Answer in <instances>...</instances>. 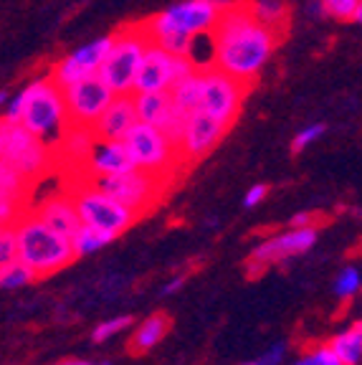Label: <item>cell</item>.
<instances>
[{"label": "cell", "mask_w": 362, "mask_h": 365, "mask_svg": "<svg viewBox=\"0 0 362 365\" xmlns=\"http://www.w3.org/2000/svg\"><path fill=\"white\" fill-rule=\"evenodd\" d=\"M226 132L228 125H223V122H218L210 114L195 109L192 114H187L185 120V132H182V143H180V160L185 165H190L195 160L205 158L215 145L221 143Z\"/></svg>", "instance_id": "cell-15"}, {"label": "cell", "mask_w": 362, "mask_h": 365, "mask_svg": "<svg viewBox=\"0 0 362 365\" xmlns=\"http://www.w3.org/2000/svg\"><path fill=\"white\" fill-rule=\"evenodd\" d=\"M249 81H241L236 76L226 74L218 66L208 63L200 68V112L210 114L218 122L231 127L236 122L238 112L244 107V99L249 94Z\"/></svg>", "instance_id": "cell-9"}, {"label": "cell", "mask_w": 362, "mask_h": 365, "mask_svg": "<svg viewBox=\"0 0 362 365\" xmlns=\"http://www.w3.org/2000/svg\"><path fill=\"white\" fill-rule=\"evenodd\" d=\"M125 145L130 150L135 165L142 168V170L152 173V175L167 178L170 180L172 173L177 168H182L180 153L167 143V137L157 130L155 125H148V122L137 120L132 125V130L127 132Z\"/></svg>", "instance_id": "cell-10"}, {"label": "cell", "mask_w": 362, "mask_h": 365, "mask_svg": "<svg viewBox=\"0 0 362 365\" xmlns=\"http://www.w3.org/2000/svg\"><path fill=\"white\" fill-rule=\"evenodd\" d=\"M148 46L150 36L145 26H130V29L114 34L109 53L99 68V76L107 81L114 94H132L137 68H140Z\"/></svg>", "instance_id": "cell-6"}, {"label": "cell", "mask_w": 362, "mask_h": 365, "mask_svg": "<svg viewBox=\"0 0 362 365\" xmlns=\"http://www.w3.org/2000/svg\"><path fill=\"white\" fill-rule=\"evenodd\" d=\"M309 13L314 18H324V16H327V11H324V6H322V0H311V3H309Z\"/></svg>", "instance_id": "cell-38"}, {"label": "cell", "mask_w": 362, "mask_h": 365, "mask_svg": "<svg viewBox=\"0 0 362 365\" xmlns=\"http://www.w3.org/2000/svg\"><path fill=\"white\" fill-rule=\"evenodd\" d=\"M68 193L74 198L81 223L99 228V231H107L114 239L125 234L127 228H132V223L137 221V216L127 205H122L112 195L99 190L89 178H81V182H76V188H71Z\"/></svg>", "instance_id": "cell-8"}, {"label": "cell", "mask_w": 362, "mask_h": 365, "mask_svg": "<svg viewBox=\"0 0 362 365\" xmlns=\"http://www.w3.org/2000/svg\"><path fill=\"white\" fill-rule=\"evenodd\" d=\"M322 6L327 16L337 18V21H352L360 0H322Z\"/></svg>", "instance_id": "cell-32"}, {"label": "cell", "mask_w": 362, "mask_h": 365, "mask_svg": "<svg viewBox=\"0 0 362 365\" xmlns=\"http://www.w3.org/2000/svg\"><path fill=\"white\" fill-rule=\"evenodd\" d=\"M269 195V185H264V182H256V185H251L249 190H246L244 195V205L246 208H256L259 203H264V198Z\"/></svg>", "instance_id": "cell-35"}, {"label": "cell", "mask_w": 362, "mask_h": 365, "mask_svg": "<svg viewBox=\"0 0 362 365\" xmlns=\"http://www.w3.org/2000/svg\"><path fill=\"white\" fill-rule=\"evenodd\" d=\"M33 213L43 223H48L53 231H58V234L66 236V239H74L76 231L84 226L81 218H79V213H76V205H74L71 193L48 195V198H43L38 205H36Z\"/></svg>", "instance_id": "cell-17"}, {"label": "cell", "mask_w": 362, "mask_h": 365, "mask_svg": "<svg viewBox=\"0 0 362 365\" xmlns=\"http://www.w3.org/2000/svg\"><path fill=\"white\" fill-rule=\"evenodd\" d=\"M127 327H132L130 314H125V317H112V319H107V322H102V325H96V330L91 332V340L107 342V340H112L114 335H119L122 330H127Z\"/></svg>", "instance_id": "cell-31"}, {"label": "cell", "mask_w": 362, "mask_h": 365, "mask_svg": "<svg viewBox=\"0 0 362 365\" xmlns=\"http://www.w3.org/2000/svg\"><path fill=\"white\" fill-rule=\"evenodd\" d=\"M249 8L256 21H261L264 26L276 31L279 36H284L289 16V6L284 0H254V3H249Z\"/></svg>", "instance_id": "cell-24"}, {"label": "cell", "mask_w": 362, "mask_h": 365, "mask_svg": "<svg viewBox=\"0 0 362 365\" xmlns=\"http://www.w3.org/2000/svg\"><path fill=\"white\" fill-rule=\"evenodd\" d=\"M195 68L198 66L192 63L190 56H177V53L165 51L162 46L150 41L140 68H137L132 94H140V91H170V86L177 79L187 76Z\"/></svg>", "instance_id": "cell-11"}, {"label": "cell", "mask_w": 362, "mask_h": 365, "mask_svg": "<svg viewBox=\"0 0 362 365\" xmlns=\"http://www.w3.org/2000/svg\"><path fill=\"white\" fill-rule=\"evenodd\" d=\"M360 284H362L360 272H357L355 267H347V269H342L337 282H334V294L340 297V299H347V297H352L360 289Z\"/></svg>", "instance_id": "cell-30"}, {"label": "cell", "mask_w": 362, "mask_h": 365, "mask_svg": "<svg viewBox=\"0 0 362 365\" xmlns=\"http://www.w3.org/2000/svg\"><path fill=\"white\" fill-rule=\"evenodd\" d=\"M96 188L112 195L122 205H127L137 218L142 213L152 211L157 200L162 198L165 188L170 185L167 178L152 175V173L142 170V168H132L127 173H117V175H102V178H89Z\"/></svg>", "instance_id": "cell-7"}, {"label": "cell", "mask_w": 362, "mask_h": 365, "mask_svg": "<svg viewBox=\"0 0 362 365\" xmlns=\"http://www.w3.org/2000/svg\"><path fill=\"white\" fill-rule=\"evenodd\" d=\"M18 236V262L33 272L36 279H46L51 274L66 269L76 262V251L71 239L53 231L33 211H26L16 223Z\"/></svg>", "instance_id": "cell-3"}, {"label": "cell", "mask_w": 362, "mask_h": 365, "mask_svg": "<svg viewBox=\"0 0 362 365\" xmlns=\"http://www.w3.org/2000/svg\"><path fill=\"white\" fill-rule=\"evenodd\" d=\"M109 241H114V236H109L107 231H99V228H94V226H81L74 239H71V244H74L76 259H79V257H89L94 251L104 249Z\"/></svg>", "instance_id": "cell-25"}, {"label": "cell", "mask_w": 362, "mask_h": 365, "mask_svg": "<svg viewBox=\"0 0 362 365\" xmlns=\"http://www.w3.org/2000/svg\"><path fill=\"white\" fill-rule=\"evenodd\" d=\"M3 117L29 127L51 150L56 148V143L61 140V135L68 127V114L66 104H63L61 86L51 79V74L31 81L18 94L8 97Z\"/></svg>", "instance_id": "cell-2"}, {"label": "cell", "mask_w": 362, "mask_h": 365, "mask_svg": "<svg viewBox=\"0 0 362 365\" xmlns=\"http://www.w3.org/2000/svg\"><path fill=\"white\" fill-rule=\"evenodd\" d=\"M58 365H94V363H86V360H79V358H68V360H61Z\"/></svg>", "instance_id": "cell-40"}, {"label": "cell", "mask_w": 362, "mask_h": 365, "mask_svg": "<svg viewBox=\"0 0 362 365\" xmlns=\"http://www.w3.org/2000/svg\"><path fill=\"white\" fill-rule=\"evenodd\" d=\"M324 132H327V125H322V122H314V125L304 127V130L296 132L294 143H291V150H294V153H301V150L309 148L311 143H317Z\"/></svg>", "instance_id": "cell-33"}, {"label": "cell", "mask_w": 362, "mask_h": 365, "mask_svg": "<svg viewBox=\"0 0 362 365\" xmlns=\"http://www.w3.org/2000/svg\"><path fill=\"white\" fill-rule=\"evenodd\" d=\"M33 185L36 182H31L18 168H13L6 160H0V190H3V193L18 195V198H29Z\"/></svg>", "instance_id": "cell-26"}, {"label": "cell", "mask_w": 362, "mask_h": 365, "mask_svg": "<svg viewBox=\"0 0 362 365\" xmlns=\"http://www.w3.org/2000/svg\"><path fill=\"white\" fill-rule=\"evenodd\" d=\"M284 355H286V342H276L272 350H267L264 353V358H259L256 363L259 365H281Z\"/></svg>", "instance_id": "cell-36"}, {"label": "cell", "mask_w": 362, "mask_h": 365, "mask_svg": "<svg viewBox=\"0 0 362 365\" xmlns=\"http://www.w3.org/2000/svg\"><path fill=\"white\" fill-rule=\"evenodd\" d=\"M170 327H172V319L167 317L165 312L150 314V317L142 319L140 325H137V330L132 332L127 350H130L132 355H145V353H150V350H152L155 345H160V342H162L165 337H167Z\"/></svg>", "instance_id": "cell-20"}, {"label": "cell", "mask_w": 362, "mask_h": 365, "mask_svg": "<svg viewBox=\"0 0 362 365\" xmlns=\"http://www.w3.org/2000/svg\"><path fill=\"white\" fill-rule=\"evenodd\" d=\"M0 160L18 168L31 182H38L56 165L53 150L43 140H38L21 122L6 120V117H0Z\"/></svg>", "instance_id": "cell-4"}, {"label": "cell", "mask_w": 362, "mask_h": 365, "mask_svg": "<svg viewBox=\"0 0 362 365\" xmlns=\"http://www.w3.org/2000/svg\"><path fill=\"white\" fill-rule=\"evenodd\" d=\"M170 99H172V107L180 109L185 117L200 107V68L190 71V74L177 79L170 86Z\"/></svg>", "instance_id": "cell-22"}, {"label": "cell", "mask_w": 362, "mask_h": 365, "mask_svg": "<svg viewBox=\"0 0 362 365\" xmlns=\"http://www.w3.org/2000/svg\"><path fill=\"white\" fill-rule=\"evenodd\" d=\"M244 365H259V363H244Z\"/></svg>", "instance_id": "cell-44"}, {"label": "cell", "mask_w": 362, "mask_h": 365, "mask_svg": "<svg viewBox=\"0 0 362 365\" xmlns=\"http://www.w3.org/2000/svg\"><path fill=\"white\" fill-rule=\"evenodd\" d=\"M18 262V236L16 226L0 228V269Z\"/></svg>", "instance_id": "cell-29"}, {"label": "cell", "mask_w": 362, "mask_h": 365, "mask_svg": "<svg viewBox=\"0 0 362 365\" xmlns=\"http://www.w3.org/2000/svg\"><path fill=\"white\" fill-rule=\"evenodd\" d=\"M26 211H29V208H26V198H18V195L3 193V190H0V228L16 226L18 218Z\"/></svg>", "instance_id": "cell-28"}, {"label": "cell", "mask_w": 362, "mask_h": 365, "mask_svg": "<svg viewBox=\"0 0 362 365\" xmlns=\"http://www.w3.org/2000/svg\"><path fill=\"white\" fill-rule=\"evenodd\" d=\"M8 97H11L8 91H0V117H3V109H6V104H8Z\"/></svg>", "instance_id": "cell-41"}, {"label": "cell", "mask_w": 362, "mask_h": 365, "mask_svg": "<svg viewBox=\"0 0 362 365\" xmlns=\"http://www.w3.org/2000/svg\"><path fill=\"white\" fill-rule=\"evenodd\" d=\"M294 365H342V363L337 360V355H334L332 350H329V345H327V348H317L314 353L299 358Z\"/></svg>", "instance_id": "cell-34"}, {"label": "cell", "mask_w": 362, "mask_h": 365, "mask_svg": "<svg viewBox=\"0 0 362 365\" xmlns=\"http://www.w3.org/2000/svg\"><path fill=\"white\" fill-rule=\"evenodd\" d=\"M96 135L91 127H79V125H68L66 132L61 135V140L56 143V148H53V158H56V163H68L71 168H79L86 163V158H89L91 153V145H94Z\"/></svg>", "instance_id": "cell-19"}, {"label": "cell", "mask_w": 362, "mask_h": 365, "mask_svg": "<svg viewBox=\"0 0 362 365\" xmlns=\"http://www.w3.org/2000/svg\"><path fill=\"white\" fill-rule=\"evenodd\" d=\"M135 122H137V109L132 94H117L112 99V104L102 112V117L94 122L91 130H94L96 137H102V140H125Z\"/></svg>", "instance_id": "cell-18"}, {"label": "cell", "mask_w": 362, "mask_h": 365, "mask_svg": "<svg viewBox=\"0 0 362 365\" xmlns=\"http://www.w3.org/2000/svg\"><path fill=\"white\" fill-rule=\"evenodd\" d=\"M135 160L127 150L125 140H102L96 137L91 145V153L84 163L81 178H102V175H117V173L132 170Z\"/></svg>", "instance_id": "cell-16"}, {"label": "cell", "mask_w": 362, "mask_h": 365, "mask_svg": "<svg viewBox=\"0 0 362 365\" xmlns=\"http://www.w3.org/2000/svg\"><path fill=\"white\" fill-rule=\"evenodd\" d=\"M99 365H112V363H109V360H104V363H99Z\"/></svg>", "instance_id": "cell-43"}, {"label": "cell", "mask_w": 362, "mask_h": 365, "mask_svg": "<svg viewBox=\"0 0 362 365\" xmlns=\"http://www.w3.org/2000/svg\"><path fill=\"white\" fill-rule=\"evenodd\" d=\"M182 282H185V277H177V279L167 282V284L162 287V294H172V292H177V287H182Z\"/></svg>", "instance_id": "cell-39"}, {"label": "cell", "mask_w": 362, "mask_h": 365, "mask_svg": "<svg viewBox=\"0 0 362 365\" xmlns=\"http://www.w3.org/2000/svg\"><path fill=\"white\" fill-rule=\"evenodd\" d=\"M61 94L63 104H66L68 125L79 127H94V122L102 117V112L117 97L99 74L61 86Z\"/></svg>", "instance_id": "cell-12"}, {"label": "cell", "mask_w": 362, "mask_h": 365, "mask_svg": "<svg viewBox=\"0 0 362 365\" xmlns=\"http://www.w3.org/2000/svg\"><path fill=\"white\" fill-rule=\"evenodd\" d=\"M221 11V0H182V3H175L167 11L152 16L142 26L148 31L150 41H157L162 36H190V38H195V36L213 31Z\"/></svg>", "instance_id": "cell-5"}, {"label": "cell", "mask_w": 362, "mask_h": 365, "mask_svg": "<svg viewBox=\"0 0 362 365\" xmlns=\"http://www.w3.org/2000/svg\"><path fill=\"white\" fill-rule=\"evenodd\" d=\"M314 244H317V228L314 226L291 228V231H286V234H276V236H272V239L264 241V244L256 246V249L251 251L249 267L267 269L269 264L289 262V259L306 254Z\"/></svg>", "instance_id": "cell-14"}, {"label": "cell", "mask_w": 362, "mask_h": 365, "mask_svg": "<svg viewBox=\"0 0 362 365\" xmlns=\"http://www.w3.org/2000/svg\"><path fill=\"white\" fill-rule=\"evenodd\" d=\"M31 282H36V277L23 262H13L0 269V289H21Z\"/></svg>", "instance_id": "cell-27"}, {"label": "cell", "mask_w": 362, "mask_h": 365, "mask_svg": "<svg viewBox=\"0 0 362 365\" xmlns=\"http://www.w3.org/2000/svg\"><path fill=\"white\" fill-rule=\"evenodd\" d=\"M329 350L337 355L342 365H360L362 363V327H352V330L337 335L329 342Z\"/></svg>", "instance_id": "cell-23"}, {"label": "cell", "mask_w": 362, "mask_h": 365, "mask_svg": "<svg viewBox=\"0 0 362 365\" xmlns=\"http://www.w3.org/2000/svg\"><path fill=\"white\" fill-rule=\"evenodd\" d=\"M360 327H362V325H360Z\"/></svg>", "instance_id": "cell-45"}, {"label": "cell", "mask_w": 362, "mask_h": 365, "mask_svg": "<svg viewBox=\"0 0 362 365\" xmlns=\"http://www.w3.org/2000/svg\"><path fill=\"white\" fill-rule=\"evenodd\" d=\"M311 221H314V216H311V213H296V216H291V221H289V226H291V228L311 226Z\"/></svg>", "instance_id": "cell-37"}, {"label": "cell", "mask_w": 362, "mask_h": 365, "mask_svg": "<svg viewBox=\"0 0 362 365\" xmlns=\"http://www.w3.org/2000/svg\"><path fill=\"white\" fill-rule=\"evenodd\" d=\"M132 99H135L137 120L148 122V125H155V127H157L172 109L170 91H140V94H132Z\"/></svg>", "instance_id": "cell-21"}, {"label": "cell", "mask_w": 362, "mask_h": 365, "mask_svg": "<svg viewBox=\"0 0 362 365\" xmlns=\"http://www.w3.org/2000/svg\"><path fill=\"white\" fill-rule=\"evenodd\" d=\"M112 36H99V38L89 41V43L79 46L74 48L71 53L61 58L58 63L51 66V79L56 81L58 86H66L71 81H79V79H86V76H94L99 74V68H102L104 58L109 53V46H112Z\"/></svg>", "instance_id": "cell-13"}, {"label": "cell", "mask_w": 362, "mask_h": 365, "mask_svg": "<svg viewBox=\"0 0 362 365\" xmlns=\"http://www.w3.org/2000/svg\"><path fill=\"white\" fill-rule=\"evenodd\" d=\"M210 41H213V66L254 84L281 36L256 21L249 3H236V6H223L218 23L210 31Z\"/></svg>", "instance_id": "cell-1"}, {"label": "cell", "mask_w": 362, "mask_h": 365, "mask_svg": "<svg viewBox=\"0 0 362 365\" xmlns=\"http://www.w3.org/2000/svg\"><path fill=\"white\" fill-rule=\"evenodd\" d=\"M352 21L357 23V26H362V0H360V6H357V11H355V18Z\"/></svg>", "instance_id": "cell-42"}]
</instances>
